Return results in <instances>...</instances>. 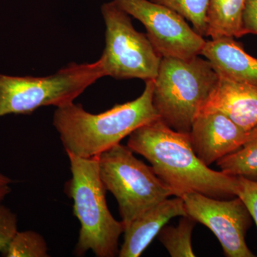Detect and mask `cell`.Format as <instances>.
Masks as SVG:
<instances>
[{
  "label": "cell",
  "mask_w": 257,
  "mask_h": 257,
  "mask_svg": "<svg viewBox=\"0 0 257 257\" xmlns=\"http://www.w3.org/2000/svg\"><path fill=\"white\" fill-rule=\"evenodd\" d=\"M127 147L150 162L175 197L189 192L219 199L236 197V177L204 165L193 151L188 134L172 130L160 119L135 130Z\"/></svg>",
  "instance_id": "1"
},
{
  "label": "cell",
  "mask_w": 257,
  "mask_h": 257,
  "mask_svg": "<svg viewBox=\"0 0 257 257\" xmlns=\"http://www.w3.org/2000/svg\"><path fill=\"white\" fill-rule=\"evenodd\" d=\"M154 80L135 100L116 104L100 114H92L82 104L57 108L53 125L67 153L83 158L98 157L121 143L137 128L159 119L152 102Z\"/></svg>",
  "instance_id": "2"
},
{
  "label": "cell",
  "mask_w": 257,
  "mask_h": 257,
  "mask_svg": "<svg viewBox=\"0 0 257 257\" xmlns=\"http://www.w3.org/2000/svg\"><path fill=\"white\" fill-rule=\"evenodd\" d=\"M72 178L65 192L73 200V214L80 223L74 253L82 256L92 251L97 257L119 254V239L124 225L111 215L106 202V190L99 172V158H83L67 153Z\"/></svg>",
  "instance_id": "3"
},
{
  "label": "cell",
  "mask_w": 257,
  "mask_h": 257,
  "mask_svg": "<svg viewBox=\"0 0 257 257\" xmlns=\"http://www.w3.org/2000/svg\"><path fill=\"white\" fill-rule=\"evenodd\" d=\"M219 79L210 62L199 55L162 57L152 96L159 119L178 133L188 134Z\"/></svg>",
  "instance_id": "4"
},
{
  "label": "cell",
  "mask_w": 257,
  "mask_h": 257,
  "mask_svg": "<svg viewBox=\"0 0 257 257\" xmlns=\"http://www.w3.org/2000/svg\"><path fill=\"white\" fill-rule=\"evenodd\" d=\"M103 77L99 60L92 64H69L47 77L0 74V117L32 114L42 106L68 105Z\"/></svg>",
  "instance_id": "5"
},
{
  "label": "cell",
  "mask_w": 257,
  "mask_h": 257,
  "mask_svg": "<svg viewBox=\"0 0 257 257\" xmlns=\"http://www.w3.org/2000/svg\"><path fill=\"white\" fill-rule=\"evenodd\" d=\"M98 158L101 182L117 202L124 229L145 211L174 196L151 166L137 158L127 146L118 144Z\"/></svg>",
  "instance_id": "6"
},
{
  "label": "cell",
  "mask_w": 257,
  "mask_h": 257,
  "mask_svg": "<svg viewBox=\"0 0 257 257\" xmlns=\"http://www.w3.org/2000/svg\"><path fill=\"white\" fill-rule=\"evenodd\" d=\"M101 10L106 45L99 61L104 77L155 80L162 57L146 34L137 31L130 15L114 2L104 3Z\"/></svg>",
  "instance_id": "7"
},
{
  "label": "cell",
  "mask_w": 257,
  "mask_h": 257,
  "mask_svg": "<svg viewBox=\"0 0 257 257\" xmlns=\"http://www.w3.org/2000/svg\"><path fill=\"white\" fill-rule=\"evenodd\" d=\"M112 1L143 23L161 57L190 59L200 55L206 40L178 13L150 0Z\"/></svg>",
  "instance_id": "8"
},
{
  "label": "cell",
  "mask_w": 257,
  "mask_h": 257,
  "mask_svg": "<svg viewBox=\"0 0 257 257\" xmlns=\"http://www.w3.org/2000/svg\"><path fill=\"white\" fill-rule=\"evenodd\" d=\"M187 215L202 223L219 239L227 257H253L246 242L251 216L239 197L231 200L215 199L198 192L182 197Z\"/></svg>",
  "instance_id": "9"
},
{
  "label": "cell",
  "mask_w": 257,
  "mask_h": 257,
  "mask_svg": "<svg viewBox=\"0 0 257 257\" xmlns=\"http://www.w3.org/2000/svg\"><path fill=\"white\" fill-rule=\"evenodd\" d=\"M248 133L221 111L202 110L194 119L188 135L193 151L209 167L239 150Z\"/></svg>",
  "instance_id": "10"
},
{
  "label": "cell",
  "mask_w": 257,
  "mask_h": 257,
  "mask_svg": "<svg viewBox=\"0 0 257 257\" xmlns=\"http://www.w3.org/2000/svg\"><path fill=\"white\" fill-rule=\"evenodd\" d=\"M183 199L175 197L165 199L145 211L124 228V241L119 257L141 256L152 240L172 218L187 216Z\"/></svg>",
  "instance_id": "11"
},
{
  "label": "cell",
  "mask_w": 257,
  "mask_h": 257,
  "mask_svg": "<svg viewBox=\"0 0 257 257\" xmlns=\"http://www.w3.org/2000/svg\"><path fill=\"white\" fill-rule=\"evenodd\" d=\"M202 110L221 111L248 133L257 127V86L219 76Z\"/></svg>",
  "instance_id": "12"
},
{
  "label": "cell",
  "mask_w": 257,
  "mask_h": 257,
  "mask_svg": "<svg viewBox=\"0 0 257 257\" xmlns=\"http://www.w3.org/2000/svg\"><path fill=\"white\" fill-rule=\"evenodd\" d=\"M200 55L220 77L257 86V58L248 55L232 37L206 41Z\"/></svg>",
  "instance_id": "13"
},
{
  "label": "cell",
  "mask_w": 257,
  "mask_h": 257,
  "mask_svg": "<svg viewBox=\"0 0 257 257\" xmlns=\"http://www.w3.org/2000/svg\"><path fill=\"white\" fill-rule=\"evenodd\" d=\"M246 0H209L206 36L211 40L220 37L244 36L243 15Z\"/></svg>",
  "instance_id": "14"
},
{
  "label": "cell",
  "mask_w": 257,
  "mask_h": 257,
  "mask_svg": "<svg viewBox=\"0 0 257 257\" xmlns=\"http://www.w3.org/2000/svg\"><path fill=\"white\" fill-rule=\"evenodd\" d=\"M216 163L226 175L257 181V127L248 133L239 150L219 159Z\"/></svg>",
  "instance_id": "15"
},
{
  "label": "cell",
  "mask_w": 257,
  "mask_h": 257,
  "mask_svg": "<svg viewBox=\"0 0 257 257\" xmlns=\"http://www.w3.org/2000/svg\"><path fill=\"white\" fill-rule=\"evenodd\" d=\"M197 221L189 215L182 216L177 226H163L157 234L172 257L195 256L192 246V234Z\"/></svg>",
  "instance_id": "16"
},
{
  "label": "cell",
  "mask_w": 257,
  "mask_h": 257,
  "mask_svg": "<svg viewBox=\"0 0 257 257\" xmlns=\"http://www.w3.org/2000/svg\"><path fill=\"white\" fill-rule=\"evenodd\" d=\"M173 10L192 24L194 31L206 36L209 0H150Z\"/></svg>",
  "instance_id": "17"
},
{
  "label": "cell",
  "mask_w": 257,
  "mask_h": 257,
  "mask_svg": "<svg viewBox=\"0 0 257 257\" xmlns=\"http://www.w3.org/2000/svg\"><path fill=\"white\" fill-rule=\"evenodd\" d=\"M2 253L6 257L50 256L45 238L35 231H18Z\"/></svg>",
  "instance_id": "18"
},
{
  "label": "cell",
  "mask_w": 257,
  "mask_h": 257,
  "mask_svg": "<svg viewBox=\"0 0 257 257\" xmlns=\"http://www.w3.org/2000/svg\"><path fill=\"white\" fill-rule=\"evenodd\" d=\"M236 197L246 207L257 226V181L238 176Z\"/></svg>",
  "instance_id": "19"
},
{
  "label": "cell",
  "mask_w": 257,
  "mask_h": 257,
  "mask_svg": "<svg viewBox=\"0 0 257 257\" xmlns=\"http://www.w3.org/2000/svg\"><path fill=\"white\" fill-rule=\"evenodd\" d=\"M18 223L17 214L0 204V252H4L18 232Z\"/></svg>",
  "instance_id": "20"
},
{
  "label": "cell",
  "mask_w": 257,
  "mask_h": 257,
  "mask_svg": "<svg viewBox=\"0 0 257 257\" xmlns=\"http://www.w3.org/2000/svg\"><path fill=\"white\" fill-rule=\"evenodd\" d=\"M244 35H257V0H246L243 15Z\"/></svg>",
  "instance_id": "21"
},
{
  "label": "cell",
  "mask_w": 257,
  "mask_h": 257,
  "mask_svg": "<svg viewBox=\"0 0 257 257\" xmlns=\"http://www.w3.org/2000/svg\"><path fill=\"white\" fill-rule=\"evenodd\" d=\"M10 192H11V188H10V184L0 182V203L4 200L5 198Z\"/></svg>",
  "instance_id": "22"
},
{
  "label": "cell",
  "mask_w": 257,
  "mask_h": 257,
  "mask_svg": "<svg viewBox=\"0 0 257 257\" xmlns=\"http://www.w3.org/2000/svg\"><path fill=\"white\" fill-rule=\"evenodd\" d=\"M0 182H5V183L7 184H10L12 182V180L10 178H8V177H6V176L0 173Z\"/></svg>",
  "instance_id": "23"
}]
</instances>
